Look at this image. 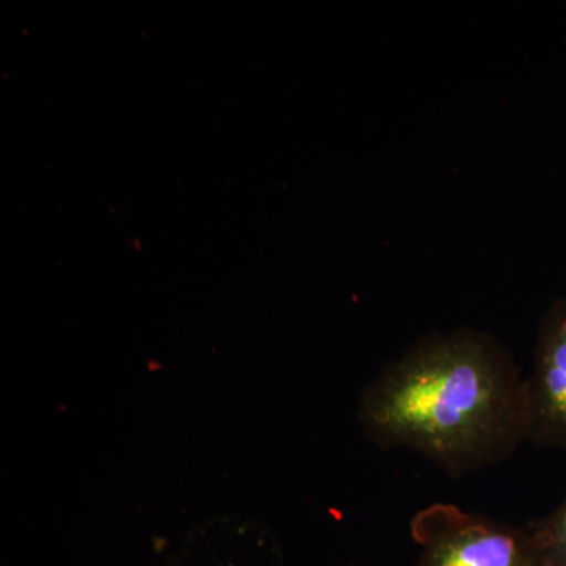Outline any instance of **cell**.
Masks as SVG:
<instances>
[{
    "label": "cell",
    "instance_id": "cell-3",
    "mask_svg": "<svg viewBox=\"0 0 566 566\" xmlns=\"http://www.w3.org/2000/svg\"><path fill=\"white\" fill-rule=\"evenodd\" d=\"M526 389L527 441L566 450V294L543 315Z\"/></svg>",
    "mask_w": 566,
    "mask_h": 566
},
{
    "label": "cell",
    "instance_id": "cell-2",
    "mask_svg": "<svg viewBox=\"0 0 566 566\" xmlns=\"http://www.w3.org/2000/svg\"><path fill=\"white\" fill-rule=\"evenodd\" d=\"M419 566H545L528 528L436 502L409 524Z\"/></svg>",
    "mask_w": 566,
    "mask_h": 566
},
{
    "label": "cell",
    "instance_id": "cell-4",
    "mask_svg": "<svg viewBox=\"0 0 566 566\" xmlns=\"http://www.w3.org/2000/svg\"><path fill=\"white\" fill-rule=\"evenodd\" d=\"M545 566H566V494L560 504L527 527Z\"/></svg>",
    "mask_w": 566,
    "mask_h": 566
},
{
    "label": "cell",
    "instance_id": "cell-1",
    "mask_svg": "<svg viewBox=\"0 0 566 566\" xmlns=\"http://www.w3.org/2000/svg\"><path fill=\"white\" fill-rule=\"evenodd\" d=\"M526 379L493 335L472 327L409 346L365 387L359 420L382 447H406L450 475L490 468L527 441Z\"/></svg>",
    "mask_w": 566,
    "mask_h": 566
}]
</instances>
